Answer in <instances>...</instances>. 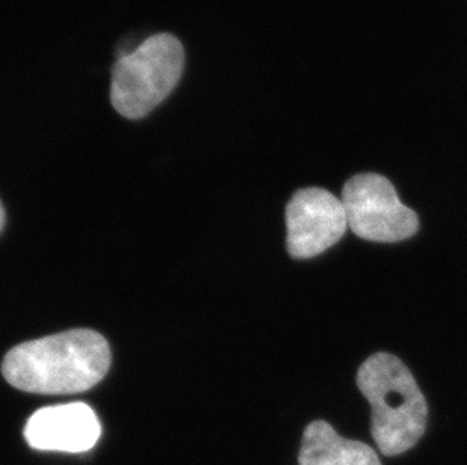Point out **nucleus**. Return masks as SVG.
<instances>
[{
  "label": "nucleus",
  "mask_w": 467,
  "mask_h": 465,
  "mask_svg": "<svg viewBox=\"0 0 467 465\" xmlns=\"http://www.w3.org/2000/svg\"><path fill=\"white\" fill-rule=\"evenodd\" d=\"M109 366V343L102 334L70 329L13 347L5 356L2 375L27 393L73 395L98 386Z\"/></svg>",
  "instance_id": "obj_1"
},
{
  "label": "nucleus",
  "mask_w": 467,
  "mask_h": 465,
  "mask_svg": "<svg viewBox=\"0 0 467 465\" xmlns=\"http://www.w3.org/2000/svg\"><path fill=\"white\" fill-rule=\"evenodd\" d=\"M358 386L372 408L370 434L379 452L398 457L415 448L427 429L428 405L410 369L379 352L360 366Z\"/></svg>",
  "instance_id": "obj_2"
},
{
  "label": "nucleus",
  "mask_w": 467,
  "mask_h": 465,
  "mask_svg": "<svg viewBox=\"0 0 467 465\" xmlns=\"http://www.w3.org/2000/svg\"><path fill=\"white\" fill-rule=\"evenodd\" d=\"M185 66V50L170 34L147 38L119 57L112 70L110 101L124 119H140L176 88Z\"/></svg>",
  "instance_id": "obj_3"
},
{
  "label": "nucleus",
  "mask_w": 467,
  "mask_h": 465,
  "mask_svg": "<svg viewBox=\"0 0 467 465\" xmlns=\"http://www.w3.org/2000/svg\"><path fill=\"white\" fill-rule=\"evenodd\" d=\"M340 200L349 229L360 239L395 243L418 232L416 212L402 204L395 186L379 174L363 172L351 177Z\"/></svg>",
  "instance_id": "obj_4"
},
{
  "label": "nucleus",
  "mask_w": 467,
  "mask_h": 465,
  "mask_svg": "<svg viewBox=\"0 0 467 465\" xmlns=\"http://www.w3.org/2000/svg\"><path fill=\"white\" fill-rule=\"evenodd\" d=\"M286 248L294 259H313L348 229L342 200L321 188L296 191L286 206Z\"/></svg>",
  "instance_id": "obj_5"
},
{
  "label": "nucleus",
  "mask_w": 467,
  "mask_h": 465,
  "mask_svg": "<svg viewBox=\"0 0 467 465\" xmlns=\"http://www.w3.org/2000/svg\"><path fill=\"white\" fill-rule=\"evenodd\" d=\"M100 434L98 416L84 402L38 409L25 426L27 444L45 452H88L98 444Z\"/></svg>",
  "instance_id": "obj_6"
},
{
  "label": "nucleus",
  "mask_w": 467,
  "mask_h": 465,
  "mask_svg": "<svg viewBox=\"0 0 467 465\" xmlns=\"http://www.w3.org/2000/svg\"><path fill=\"white\" fill-rule=\"evenodd\" d=\"M300 465H381L379 455L368 444L340 437L324 420L307 425L301 439Z\"/></svg>",
  "instance_id": "obj_7"
},
{
  "label": "nucleus",
  "mask_w": 467,
  "mask_h": 465,
  "mask_svg": "<svg viewBox=\"0 0 467 465\" xmlns=\"http://www.w3.org/2000/svg\"><path fill=\"white\" fill-rule=\"evenodd\" d=\"M5 225V211L4 206H2V202H0V232L4 229Z\"/></svg>",
  "instance_id": "obj_8"
}]
</instances>
